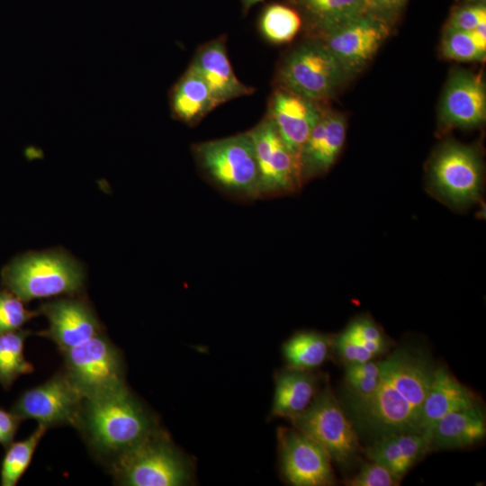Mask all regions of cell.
I'll return each mask as SVG.
<instances>
[{
	"instance_id": "6da1fadb",
	"label": "cell",
	"mask_w": 486,
	"mask_h": 486,
	"mask_svg": "<svg viewBox=\"0 0 486 486\" xmlns=\"http://www.w3.org/2000/svg\"><path fill=\"white\" fill-rule=\"evenodd\" d=\"M381 364L375 390L364 397L346 396V416L358 437L369 444L382 437L419 432L423 402L436 364L419 345L402 344Z\"/></svg>"
},
{
	"instance_id": "7a4b0ae2",
	"label": "cell",
	"mask_w": 486,
	"mask_h": 486,
	"mask_svg": "<svg viewBox=\"0 0 486 486\" xmlns=\"http://www.w3.org/2000/svg\"><path fill=\"white\" fill-rule=\"evenodd\" d=\"M75 428L108 465L160 430L127 385L84 399Z\"/></svg>"
},
{
	"instance_id": "3957f363",
	"label": "cell",
	"mask_w": 486,
	"mask_h": 486,
	"mask_svg": "<svg viewBox=\"0 0 486 486\" xmlns=\"http://www.w3.org/2000/svg\"><path fill=\"white\" fill-rule=\"evenodd\" d=\"M4 288L24 302L59 295H76L84 286L81 264L67 252H29L14 257L1 271Z\"/></svg>"
},
{
	"instance_id": "277c9868",
	"label": "cell",
	"mask_w": 486,
	"mask_h": 486,
	"mask_svg": "<svg viewBox=\"0 0 486 486\" xmlns=\"http://www.w3.org/2000/svg\"><path fill=\"white\" fill-rule=\"evenodd\" d=\"M194 158L203 176L232 195L259 198V176L249 134L202 141L192 146Z\"/></svg>"
},
{
	"instance_id": "5b68a950",
	"label": "cell",
	"mask_w": 486,
	"mask_h": 486,
	"mask_svg": "<svg viewBox=\"0 0 486 486\" xmlns=\"http://www.w3.org/2000/svg\"><path fill=\"white\" fill-rule=\"evenodd\" d=\"M115 482L126 486H181L190 482L184 457L158 430L110 465Z\"/></svg>"
},
{
	"instance_id": "8992f818",
	"label": "cell",
	"mask_w": 486,
	"mask_h": 486,
	"mask_svg": "<svg viewBox=\"0 0 486 486\" xmlns=\"http://www.w3.org/2000/svg\"><path fill=\"white\" fill-rule=\"evenodd\" d=\"M346 76L330 52L319 40L308 38L280 60L274 86L324 104L334 96Z\"/></svg>"
},
{
	"instance_id": "52a82bcc",
	"label": "cell",
	"mask_w": 486,
	"mask_h": 486,
	"mask_svg": "<svg viewBox=\"0 0 486 486\" xmlns=\"http://www.w3.org/2000/svg\"><path fill=\"white\" fill-rule=\"evenodd\" d=\"M290 420L340 467L349 468L359 460L358 435L328 384L319 391L303 412Z\"/></svg>"
},
{
	"instance_id": "ba28073f",
	"label": "cell",
	"mask_w": 486,
	"mask_h": 486,
	"mask_svg": "<svg viewBox=\"0 0 486 486\" xmlns=\"http://www.w3.org/2000/svg\"><path fill=\"white\" fill-rule=\"evenodd\" d=\"M59 352L64 359L63 371L84 399L126 385L122 354L104 333Z\"/></svg>"
},
{
	"instance_id": "9c48e42d",
	"label": "cell",
	"mask_w": 486,
	"mask_h": 486,
	"mask_svg": "<svg viewBox=\"0 0 486 486\" xmlns=\"http://www.w3.org/2000/svg\"><path fill=\"white\" fill-rule=\"evenodd\" d=\"M483 169L477 151L447 142L432 158L428 170L431 192L453 207H467L481 196Z\"/></svg>"
},
{
	"instance_id": "30bf717a",
	"label": "cell",
	"mask_w": 486,
	"mask_h": 486,
	"mask_svg": "<svg viewBox=\"0 0 486 486\" xmlns=\"http://www.w3.org/2000/svg\"><path fill=\"white\" fill-rule=\"evenodd\" d=\"M389 33L387 22L364 13L309 38L319 40L340 64L346 76H353L373 58Z\"/></svg>"
},
{
	"instance_id": "8fae6325",
	"label": "cell",
	"mask_w": 486,
	"mask_h": 486,
	"mask_svg": "<svg viewBox=\"0 0 486 486\" xmlns=\"http://www.w3.org/2000/svg\"><path fill=\"white\" fill-rule=\"evenodd\" d=\"M249 134L259 176V197L295 191L302 183L299 159L289 150L272 121L265 117Z\"/></svg>"
},
{
	"instance_id": "7c38bea8",
	"label": "cell",
	"mask_w": 486,
	"mask_h": 486,
	"mask_svg": "<svg viewBox=\"0 0 486 486\" xmlns=\"http://www.w3.org/2000/svg\"><path fill=\"white\" fill-rule=\"evenodd\" d=\"M83 396L64 371L43 383L24 391L12 411L21 419H34L47 428L57 426L76 427Z\"/></svg>"
},
{
	"instance_id": "4fadbf2b",
	"label": "cell",
	"mask_w": 486,
	"mask_h": 486,
	"mask_svg": "<svg viewBox=\"0 0 486 486\" xmlns=\"http://www.w3.org/2000/svg\"><path fill=\"white\" fill-rule=\"evenodd\" d=\"M278 452L282 472L293 486H331L335 475L328 453L296 429L279 428Z\"/></svg>"
},
{
	"instance_id": "5bb4252c",
	"label": "cell",
	"mask_w": 486,
	"mask_h": 486,
	"mask_svg": "<svg viewBox=\"0 0 486 486\" xmlns=\"http://www.w3.org/2000/svg\"><path fill=\"white\" fill-rule=\"evenodd\" d=\"M39 314L46 317L49 327L37 335L53 341L58 350H65L86 342L104 333L88 301L68 295L42 303Z\"/></svg>"
},
{
	"instance_id": "9a60e30c",
	"label": "cell",
	"mask_w": 486,
	"mask_h": 486,
	"mask_svg": "<svg viewBox=\"0 0 486 486\" xmlns=\"http://www.w3.org/2000/svg\"><path fill=\"white\" fill-rule=\"evenodd\" d=\"M324 110L322 103L274 86L266 115L274 123L286 147L300 161L302 148Z\"/></svg>"
},
{
	"instance_id": "2e32d148",
	"label": "cell",
	"mask_w": 486,
	"mask_h": 486,
	"mask_svg": "<svg viewBox=\"0 0 486 486\" xmlns=\"http://www.w3.org/2000/svg\"><path fill=\"white\" fill-rule=\"evenodd\" d=\"M440 121L446 127L473 128L486 118V89L482 80L466 70L449 76L440 105Z\"/></svg>"
},
{
	"instance_id": "e0dca14e",
	"label": "cell",
	"mask_w": 486,
	"mask_h": 486,
	"mask_svg": "<svg viewBox=\"0 0 486 486\" xmlns=\"http://www.w3.org/2000/svg\"><path fill=\"white\" fill-rule=\"evenodd\" d=\"M208 85L217 106L252 94L256 88L238 79L229 59L226 37L212 39L196 50L190 63Z\"/></svg>"
},
{
	"instance_id": "ac0fdd59",
	"label": "cell",
	"mask_w": 486,
	"mask_h": 486,
	"mask_svg": "<svg viewBox=\"0 0 486 486\" xmlns=\"http://www.w3.org/2000/svg\"><path fill=\"white\" fill-rule=\"evenodd\" d=\"M346 133L344 115L325 108L300 154L302 181L329 169L342 149Z\"/></svg>"
},
{
	"instance_id": "d6986e66",
	"label": "cell",
	"mask_w": 486,
	"mask_h": 486,
	"mask_svg": "<svg viewBox=\"0 0 486 486\" xmlns=\"http://www.w3.org/2000/svg\"><path fill=\"white\" fill-rule=\"evenodd\" d=\"M478 402L480 400L472 391L461 383L446 366L437 364L423 402L420 433L429 441L431 431L441 418Z\"/></svg>"
},
{
	"instance_id": "ffe728a7",
	"label": "cell",
	"mask_w": 486,
	"mask_h": 486,
	"mask_svg": "<svg viewBox=\"0 0 486 486\" xmlns=\"http://www.w3.org/2000/svg\"><path fill=\"white\" fill-rule=\"evenodd\" d=\"M485 435V410L478 402L441 418L431 431L429 445L431 451L464 448L482 441Z\"/></svg>"
},
{
	"instance_id": "44dd1931",
	"label": "cell",
	"mask_w": 486,
	"mask_h": 486,
	"mask_svg": "<svg viewBox=\"0 0 486 486\" xmlns=\"http://www.w3.org/2000/svg\"><path fill=\"white\" fill-rule=\"evenodd\" d=\"M370 461L376 462L400 479L413 465L431 452L429 441L419 432L392 434L375 440L365 447Z\"/></svg>"
},
{
	"instance_id": "7402d4cb",
	"label": "cell",
	"mask_w": 486,
	"mask_h": 486,
	"mask_svg": "<svg viewBox=\"0 0 486 486\" xmlns=\"http://www.w3.org/2000/svg\"><path fill=\"white\" fill-rule=\"evenodd\" d=\"M172 117L188 126L197 125L217 107L208 85L190 65L169 92Z\"/></svg>"
},
{
	"instance_id": "603a6c76",
	"label": "cell",
	"mask_w": 486,
	"mask_h": 486,
	"mask_svg": "<svg viewBox=\"0 0 486 486\" xmlns=\"http://www.w3.org/2000/svg\"><path fill=\"white\" fill-rule=\"evenodd\" d=\"M319 379L311 371L288 367L275 375L271 417L292 419L303 412L319 392Z\"/></svg>"
},
{
	"instance_id": "cb8c5ba5",
	"label": "cell",
	"mask_w": 486,
	"mask_h": 486,
	"mask_svg": "<svg viewBox=\"0 0 486 486\" xmlns=\"http://www.w3.org/2000/svg\"><path fill=\"white\" fill-rule=\"evenodd\" d=\"M302 16L309 37L364 13L365 0H289Z\"/></svg>"
},
{
	"instance_id": "d4e9b609",
	"label": "cell",
	"mask_w": 486,
	"mask_h": 486,
	"mask_svg": "<svg viewBox=\"0 0 486 486\" xmlns=\"http://www.w3.org/2000/svg\"><path fill=\"white\" fill-rule=\"evenodd\" d=\"M333 339L313 331L294 334L283 346V355L289 367L311 371L328 356Z\"/></svg>"
},
{
	"instance_id": "484cf974",
	"label": "cell",
	"mask_w": 486,
	"mask_h": 486,
	"mask_svg": "<svg viewBox=\"0 0 486 486\" xmlns=\"http://www.w3.org/2000/svg\"><path fill=\"white\" fill-rule=\"evenodd\" d=\"M32 334L22 328L0 334V384L4 390L20 376L34 372L33 364L24 356L25 340Z\"/></svg>"
},
{
	"instance_id": "4316f807",
	"label": "cell",
	"mask_w": 486,
	"mask_h": 486,
	"mask_svg": "<svg viewBox=\"0 0 486 486\" xmlns=\"http://www.w3.org/2000/svg\"><path fill=\"white\" fill-rule=\"evenodd\" d=\"M302 19L292 4H271L261 12L258 29L263 38L274 44L292 40L302 27Z\"/></svg>"
},
{
	"instance_id": "83f0119b",
	"label": "cell",
	"mask_w": 486,
	"mask_h": 486,
	"mask_svg": "<svg viewBox=\"0 0 486 486\" xmlns=\"http://www.w3.org/2000/svg\"><path fill=\"white\" fill-rule=\"evenodd\" d=\"M47 428L38 424L35 430L26 438L12 442L5 447L0 468L2 486H15L29 467L34 452L47 431Z\"/></svg>"
},
{
	"instance_id": "f1b7e54d",
	"label": "cell",
	"mask_w": 486,
	"mask_h": 486,
	"mask_svg": "<svg viewBox=\"0 0 486 486\" xmlns=\"http://www.w3.org/2000/svg\"><path fill=\"white\" fill-rule=\"evenodd\" d=\"M441 51L446 58L462 62L482 61L486 57V46L472 32L446 27L442 36Z\"/></svg>"
},
{
	"instance_id": "f546056e",
	"label": "cell",
	"mask_w": 486,
	"mask_h": 486,
	"mask_svg": "<svg viewBox=\"0 0 486 486\" xmlns=\"http://www.w3.org/2000/svg\"><path fill=\"white\" fill-rule=\"evenodd\" d=\"M338 336L362 346L374 358L390 347V340L382 328L368 317L355 319Z\"/></svg>"
},
{
	"instance_id": "4dcf8cb0",
	"label": "cell",
	"mask_w": 486,
	"mask_h": 486,
	"mask_svg": "<svg viewBox=\"0 0 486 486\" xmlns=\"http://www.w3.org/2000/svg\"><path fill=\"white\" fill-rule=\"evenodd\" d=\"M381 376L380 361L346 364L345 380L348 394L364 397L371 394L379 383Z\"/></svg>"
},
{
	"instance_id": "1f68e13d",
	"label": "cell",
	"mask_w": 486,
	"mask_h": 486,
	"mask_svg": "<svg viewBox=\"0 0 486 486\" xmlns=\"http://www.w3.org/2000/svg\"><path fill=\"white\" fill-rule=\"evenodd\" d=\"M37 315L38 310H28L14 292L5 288L0 290V334L20 329Z\"/></svg>"
},
{
	"instance_id": "d6a6232c",
	"label": "cell",
	"mask_w": 486,
	"mask_h": 486,
	"mask_svg": "<svg viewBox=\"0 0 486 486\" xmlns=\"http://www.w3.org/2000/svg\"><path fill=\"white\" fill-rule=\"evenodd\" d=\"M402 479L385 466L370 461L364 463L359 472L345 483L349 486H396Z\"/></svg>"
},
{
	"instance_id": "836d02e7",
	"label": "cell",
	"mask_w": 486,
	"mask_h": 486,
	"mask_svg": "<svg viewBox=\"0 0 486 486\" xmlns=\"http://www.w3.org/2000/svg\"><path fill=\"white\" fill-rule=\"evenodd\" d=\"M486 19L484 0H472L457 7L451 14L446 27L471 32Z\"/></svg>"
},
{
	"instance_id": "e575fe53",
	"label": "cell",
	"mask_w": 486,
	"mask_h": 486,
	"mask_svg": "<svg viewBox=\"0 0 486 486\" xmlns=\"http://www.w3.org/2000/svg\"><path fill=\"white\" fill-rule=\"evenodd\" d=\"M406 2L407 0H365L364 13L372 14L390 25Z\"/></svg>"
},
{
	"instance_id": "d590c367",
	"label": "cell",
	"mask_w": 486,
	"mask_h": 486,
	"mask_svg": "<svg viewBox=\"0 0 486 486\" xmlns=\"http://www.w3.org/2000/svg\"><path fill=\"white\" fill-rule=\"evenodd\" d=\"M21 421L13 411L0 408V444L4 448L14 441Z\"/></svg>"
},
{
	"instance_id": "8d00e7d4",
	"label": "cell",
	"mask_w": 486,
	"mask_h": 486,
	"mask_svg": "<svg viewBox=\"0 0 486 486\" xmlns=\"http://www.w3.org/2000/svg\"><path fill=\"white\" fill-rule=\"evenodd\" d=\"M243 12H248L251 7L266 0H239Z\"/></svg>"
}]
</instances>
